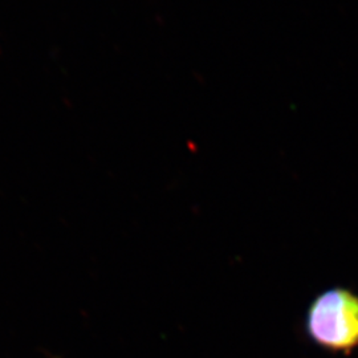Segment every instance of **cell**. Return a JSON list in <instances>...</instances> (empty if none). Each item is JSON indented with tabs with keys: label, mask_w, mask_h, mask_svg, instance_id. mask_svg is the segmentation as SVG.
Masks as SVG:
<instances>
[{
	"label": "cell",
	"mask_w": 358,
	"mask_h": 358,
	"mask_svg": "<svg viewBox=\"0 0 358 358\" xmlns=\"http://www.w3.org/2000/svg\"><path fill=\"white\" fill-rule=\"evenodd\" d=\"M309 338L331 353L350 355L358 349V294L348 288H331L308 308Z\"/></svg>",
	"instance_id": "obj_1"
}]
</instances>
